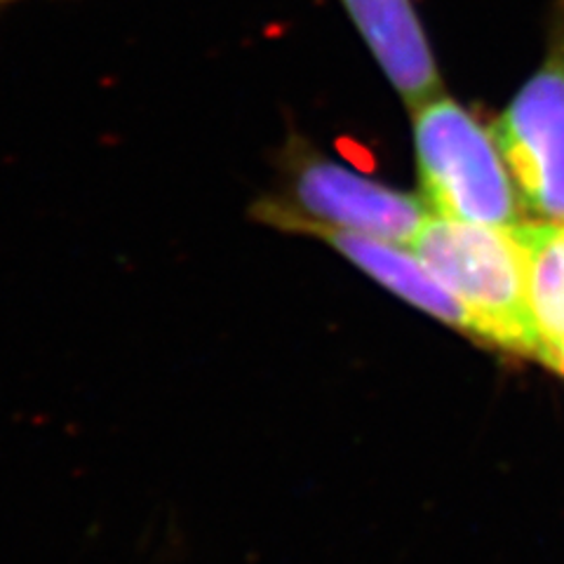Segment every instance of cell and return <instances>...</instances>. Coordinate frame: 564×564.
<instances>
[{
    "instance_id": "obj_3",
    "label": "cell",
    "mask_w": 564,
    "mask_h": 564,
    "mask_svg": "<svg viewBox=\"0 0 564 564\" xmlns=\"http://www.w3.org/2000/svg\"><path fill=\"white\" fill-rule=\"evenodd\" d=\"M497 144L520 200L545 224L564 221V52L553 55L497 122Z\"/></svg>"
},
{
    "instance_id": "obj_9",
    "label": "cell",
    "mask_w": 564,
    "mask_h": 564,
    "mask_svg": "<svg viewBox=\"0 0 564 564\" xmlns=\"http://www.w3.org/2000/svg\"><path fill=\"white\" fill-rule=\"evenodd\" d=\"M6 3H12V0H0V6H6Z\"/></svg>"
},
{
    "instance_id": "obj_5",
    "label": "cell",
    "mask_w": 564,
    "mask_h": 564,
    "mask_svg": "<svg viewBox=\"0 0 564 564\" xmlns=\"http://www.w3.org/2000/svg\"><path fill=\"white\" fill-rule=\"evenodd\" d=\"M254 217L263 224L285 228V231L308 234L315 238H323L334 250L341 252L346 259H350L356 267H360L365 273L372 275L383 288L398 294L404 302L412 306L426 311L440 321L475 334L473 317L464 308V304L440 282L419 257H412L408 252L391 247L381 238H372L356 231H346V228L327 226L321 221H311L282 200L263 198L254 205Z\"/></svg>"
},
{
    "instance_id": "obj_7",
    "label": "cell",
    "mask_w": 564,
    "mask_h": 564,
    "mask_svg": "<svg viewBox=\"0 0 564 564\" xmlns=\"http://www.w3.org/2000/svg\"><path fill=\"white\" fill-rule=\"evenodd\" d=\"M529 306L541 337V358L564 341V221L527 226Z\"/></svg>"
},
{
    "instance_id": "obj_1",
    "label": "cell",
    "mask_w": 564,
    "mask_h": 564,
    "mask_svg": "<svg viewBox=\"0 0 564 564\" xmlns=\"http://www.w3.org/2000/svg\"><path fill=\"white\" fill-rule=\"evenodd\" d=\"M416 257L464 304L475 337L541 358L529 306L527 226H485L431 217L410 242Z\"/></svg>"
},
{
    "instance_id": "obj_8",
    "label": "cell",
    "mask_w": 564,
    "mask_h": 564,
    "mask_svg": "<svg viewBox=\"0 0 564 564\" xmlns=\"http://www.w3.org/2000/svg\"><path fill=\"white\" fill-rule=\"evenodd\" d=\"M543 360L549 362L551 367H555L557 372L564 375V341L557 344V346H551L549 350H545V352H543Z\"/></svg>"
},
{
    "instance_id": "obj_6",
    "label": "cell",
    "mask_w": 564,
    "mask_h": 564,
    "mask_svg": "<svg viewBox=\"0 0 564 564\" xmlns=\"http://www.w3.org/2000/svg\"><path fill=\"white\" fill-rule=\"evenodd\" d=\"M365 43L412 109L437 97L440 76L410 0H341Z\"/></svg>"
},
{
    "instance_id": "obj_2",
    "label": "cell",
    "mask_w": 564,
    "mask_h": 564,
    "mask_svg": "<svg viewBox=\"0 0 564 564\" xmlns=\"http://www.w3.org/2000/svg\"><path fill=\"white\" fill-rule=\"evenodd\" d=\"M414 141L423 193L437 217L518 226L520 203L499 149L464 106L433 97L416 106Z\"/></svg>"
},
{
    "instance_id": "obj_4",
    "label": "cell",
    "mask_w": 564,
    "mask_h": 564,
    "mask_svg": "<svg viewBox=\"0 0 564 564\" xmlns=\"http://www.w3.org/2000/svg\"><path fill=\"white\" fill-rule=\"evenodd\" d=\"M296 215L381 240L412 242L431 219L419 198L302 149L290 153Z\"/></svg>"
}]
</instances>
